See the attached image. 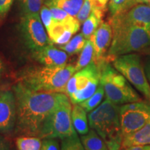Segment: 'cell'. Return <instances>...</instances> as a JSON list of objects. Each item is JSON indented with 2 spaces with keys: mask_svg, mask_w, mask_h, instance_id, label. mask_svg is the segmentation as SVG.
Returning <instances> with one entry per match:
<instances>
[{
  "mask_svg": "<svg viewBox=\"0 0 150 150\" xmlns=\"http://www.w3.org/2000/svg\"><path fill=\"white\" fill-rule=\"evenodd\" d=\"M94 60H95V51H94L93 45L91 40L88 39L86 40L84 47L81 52L79 57L75 65L76 72L88 66L92 62L94 61Z\"/></svg>",
  "mask_w": 150,
  "mask_h": 150,
  "instance_id": "21",
  "label": "cell"
},
{
  "mask_svg": "<svg viewBox=\"0 0 150 150\" xmlns=\"http://www.w3.org/2000/svg\"><path fill=\"white\" fill-rule=\"evenodd\" d=\"M75 72V66L70 64L31 67L22 71L19 81L33 91L65 93L67 81Z\"/></svg>",
  "mask_w": 150,
  "mask_h": 150,
  "instance_id": "3",
  "label": "cell"
},
{
  "mask_svg": "<svg viewBox=\"0 0 150 150\" xmlns=\"http://www.w3.org/2000/svg\"><path fill=\"white\" fill-rule=\"evenodd\" d=\"M136 145H150V121L138 130L123 137L122 149Z\"/></svg>",
  "mask_w": 150,
  "mask_h": 150,
  "instance_id": "16",
  "label": "cell"
},
{
  "mask_svg": "<svg viewBox=\"0 0 150 150\" xmlns=\"http://www.w3.org/2000/svg\"><path fill=\"white\" fill-rule=\"evenodd\" d=\"M80 22L74 17L63 22H55L47 31L49 38L52 43L60 46L67 44L70 38L79 30Z\"/></svg>",
  "mask_w": 150,
  "mask_h": 150,
  "instance_id": "13",
  "label": "cell"
},
{
  "mask_svg": "<svg viewBox=\"0 0 150 150\" xmlns=\"http://www.w3.org/2000/svg\"><path fill=\"white\" fill-rule=\"evenodd\" d=\"M16 124V103L13 91L0 90V134L14 133Z\"/></svg>",
  "mask_w": 150,
  "mask_h": 150,
  "instance_id": "11",
  "label": "cell"
},
{
  "mask_svg": "<svg viewBox=\"0 0 150 150\" xmlns=\"http://www.w3.org/2000/svg\"><path fill=\"white\" fill-rule=\"evenodd\" d=\"M11 143L9 139L4 135L0 134V150H11Z\"/></svg>",
  "mask_w": 150,
  "mask_h": 150,
  "instance_id": "33",
  "label": "cell"
},
{
  "mask_svg": "<svg viewBox=\"0 0 150 150\" xmlns=\"http://www.w3.org/2000/svg\"><path fill=\"white\" fill-rule=\"evenodd\" d=\"M40 150H61V147L57 138H44Z\"/></svg>",
  "mask_w": 150,
  "mask_h": 150,
  "instance_id": "31",
  "label": "cell"
},
{
  "mask_svg": "<svg viewBox=\"0 0 150 150\" xmlns=\"http://www.w3.org/2000/svg\"><path fill=\"white\" fill-rule=\"evenodd\" d=\"M122 150H150V145H136L124 148Z\"/></svg>",
  "mask_w": 150,
  "mask_h": 150,
  "instance_id": "36",
  "label": "cell"
},
{
  "mask_svg": "<svg viewBox=\"0 0 150 150\" xmlns=\"http://www.w3.org/2000/svg\"><path fill=\"white\" fill-rule=\"evenodd\" d=\"M81 140L85 150H108L104 140L93 129L88 134L82 135Z\"/></svg>",
  "mask_w": 150,
  "mask_h": 150,
  "instance_id": "19",
  "label": "cell"
},
{
  "mask_svg": "<svg viewBox=\"0 0 150 150\" xmlns=\"http://www.w3.org/2000/svg\"><path fill=\"white\" fill-rule=\"evenodd\" d=\"M13 0H0V24L4 20L10 10Z\"/></svg>",
  "mask_w": 150,
  "mask_h": 150,
  "instance_id": "32",
  "label": "cell"
},
{
  "mask_svg": "<svg viewBox=\"0 0 150 150\" xmlns=\"http://www.w3.org/2000/svg\"><path fill=\"white\" fill-rule=\"evenodd\" d=\"M20 32L26 46L33 52L53 44L47 36L39 14H24L20 21Z\"/></svg>",
  "mask_w": 150,
  "mask_h": 150,
  "instance_id": "10",
  "label": "cell"
},
{
  "mask_svg": "<svg viewBox=\"0 0 150 150\" xmlns=\"http://www.w3.org/2000/svg\"><path fill=\"white\" fill-rule=\"evenodd\" d=\"M48 7L49 8L51 11V13L53 16V18L55 22H63L65 20H68L71 17H73L70 16V14L67 13L66 11H65L63 9L58 8V7L55 6L53 5H45Z\"/></svg>",
  "mask_w": 150,
  "mask_h": 150,
  "instance_id": "29",
  "label": "cell"
},
{
  "mask_svg": "<svg viewBox=\"0 0 150 150\" xmlns=\"http://www.w3.org/2000/svg\"><path fill=\"white\" fill-rule=\"evenodd\" d=\"M61 150H85V149L76 133L72 136L61 139Z\"/></svg>",
  "mask_w": 150,
  "mask_h": 150,
  "instance_id": "26",
  "label": "cell"
},
{
  "mask_svg": "<svg viewBox=\"0 0 150 150\" xmlns=\"http://www.w3.org/2000/svg\"><path fill=\"white\" fill-rule=\"evenodd\" d=\"M42 0H22L24 14H39Z\"/></svg>",
  "mask_w": 150,
  "mask_h": 150,
  "instance_id": "27",
  "label": "cell"
},
{
  "mask_svg": "<svg viewBox=\"0 0 150 150\" xmlns=\"http://www.w3.org/2000/svg\"><path fill=\"white\" fill-rule=\"evenodd\" d=\"M123 137L140 129L150 121V101L140 100L120 106Z\"/></svg>",
  "mask_w": 150,
  "mask_h": 150,
  "instance_id": "9",
  "label": "cell"
},
{
  "mask_svg": "<svg viewBox=\"0 0 150 150\" xmlns=\"http://www.w3.org/2000/svg\"><path fill=\"white\" fill-rule=\"evenodd\" d=\"M96 65L100 74L99 83L104 88L106 99L117 105L142 100L127 79L112 67L107 59Z\"/></svg>",
  "mask_w": 150,
  "mask_h": 150,
  "instance_id": "5",
  "label": "cell"
},
{
  "mask_svg": "<svg viewBox=\"0 0 150 150\" xmlns=\"http://www.w3.org/2000/svg\"><path fill=\"white\" fill-rule=\"evenodd\" d=\"M115 68L127 79L131 85L150 101V84L146 76L139 54L131 53L116 57L112 61Z\"/></svg>",
  "mask_w": 150,
  "mask_h": 150,
  "instance_id": "8",
  "label": "cell"
},
{
  "mask_svg": "<svg viewBox=\"0 0 150 150\" xmlns=\"http://www.w3.org/2000/svg\"><path fill=\"white\" fill-rule=\"evenodd\" d=\"M86 40L87 39L82 33H79L73 37L67 44L60 46V49L70 55L78 54L82 51Z\"/></svg>",
  "mask_w": 150,
  "mask_h": 150,
  "instance_id": "23",
  "label": "cell"
},
{
  "mask_svg": "<svg viewBox=\"0 0 150 150\" xmlns=\"http://www.w3.org/2000/svg\"><path fill=\"white\" fill-rule=\"evenodd\" d=\"M109 0H93L94 7L106 11Z\"/></svg>",
  "mask_w": 150,
  "mask_h": 150,
  "instance_id": "34",
  "label": "cell"
},
{
  "mask_svg": "<svg viewBox=\"0 0 150 150\" xmlns=\"http://www.w3.org/2000/svg\"><path fill=\"white\" fill-rule=\"evenodd\" d=\"M6 71V65L4 62L2 60V59L0 56V79H1L5 74Z\"/></svg>",
  "mask_w": 150,
  "mask_h": 150,
  "instance_id": "37",
  "label": "cell"
},
{
  "mask_svg": "<svg viewBox=\"0 0 150 150\" xmlns=\"http://www.w3.org/2000/svg\"><path fill=\"white\" fill-rule=\"evenodd\" d=\"M99 70L95 62L76 72L67 81L65 94L73 104H80L95 93L99 85Z\"/></svg>",
  "mask_w": 150,
  "mask_h": 150,
  "instance_id": "6",
  "label": "cell"
},
{
  "mask_svg": "<svg viewBox=\"0 0 150 150\" xmlns=\"http://www.w3.org/2000/svg\"><path fill=\"white\" fill-rule=\"evenodd\" d=\"M91 129L98 134L108 150H120L123 135L120 120V106L105 99L97 107L89 112Z\"/></svg>",
  "mask_w": 150,
  "mask_h": 150,
  "instance_id": "4",
  "label": "cell"
},
{
  "mask_svg": "<svg viewBox=\"0 0 150 150\" xmlns=\"http://www.w3.org/2000/svg\"><path fill=\"white\" fill-rule=\"evenodd\" d=\"M85 0H45V5H53L76 18Z\"/></svg>",
  "mask_w": 150,
  "mask_h": 150,
  "instance_id": "20",
  "label": "cell"
},
{
  "mask_svg": "<svg viewBox=\"0 0 150 150\" xmlns=\"http://www.w3.org/2000/svg\"><path fill=\"white\" fill-rule=\"evenodd\" d=\"M144 70H145L146 76L150 83V54L147 56L145 59V63L144 65Z\"/></svg>",
  "mask_w": 150,
  "mask_h": 150,
  "instance_id": "35",
  "label": "cell"
},
{
  "mask_svg": "<svg viewBox=\"0 0 150 150\" xmlns=\"http://www.w3.org/2000/svg\"><path fill=\"white\" fill-rule=\"evenodd\" d=\"M104 95L105 93L104 88L99 83L98 88H97L96 91L95 92V93L91 97H90L88 99H87L86 100L83 101V102L79 104L81 107H83L86 112H90L93 110L95 109L102 102Z\"/></svg>",
  "mask_w": 150,
  "mask_h": 150,
  "instance_id": "25",
  "label": "cell"
},
{
  "mask_svg": "<svg viewBox=\"0 0 150 150\" xmlns=\"http://www.w3.org/2000/svg\"><path fill=\"white\" fill-rule=\"evenodd\" d=\"M40 14L42 24H44L45 27L46 28L47 31L54 22V20L53 16H52L51 11L47 6H42L40 9Z\"/></svg>",
  "mask_w": 150,
  "mask_h": 150,
  "instance_id": "30",
  "label": "cell"
},
{
  "mask_svg": "<svg viewBox=\"0 0 150 150\" xmlns=\"http://www.w3.org/2000/svg\"><path fill=\"white\" fill-rule=\"evenodd\" d=\"M42 139L34 136H20L17 138L16 145L18 150H40Z\"/></svg>",
  "mask_w": 150,
  "mask_h": 150,
  "instance_id": "22",
  "label": "cell"
},
{
  "mask_svg": "<svg viewBox=\"0 0 150 150\" xmlns=\"http://www.w3.org/2000/svg\"><path fill=\"white\" fill-rule=\"evenodd\" d=\"M137 4H145L150 6V0H136Z\"/></svg>",
  "mask_w": 150,
  "mask_h": 150,
  "instance_id": "38",
  "label": "cell"
},
{
  "mask_svg": "<svg viewBox=\"0 0 150 150\" xmlns=\"http://www.w3.org/2000/svg\"><path fill=\"white\" fill-rule=\"evenodd\" d=\"M112 39V29L109 22H102L96 31L91 35L90 40L93 45L95 51V62H99L106 59V52H108Z\"/></svg>",
  "mask_w": 150,
  "mask_h": 150,
  "instance_id": "12",
  "label": "cell"
},
{
  "mask_svg": "<svg viewBox=\"0 0 150 150\" xmlns=\"http://www.w3.org/2000/svg\"><path fill=\"white\" fill-rule=\"evenodd\" d=\"M71 101L64 93L46 121L40 138H63L76 134L72 121Z\"/></svg>",
  "mask_w": 150,
  "mask_h": 150,
  "instance_id": "7",
  "label": "cell"
},
{
  "mask_svg": "<svg viewBox=\"0 0 150 150\" xmlns=\"http://www.w3.org/2000/svg\"><path fill=\"white\" fill-rule=\"evenodd\" d=\"M136 0H109L108 8L110 16H115L128 11L135 5Z\"/></svg>",
  "mask_w": 150,
  "mask_h": 150,
  "instance_id": "24",
  "label": "cell"
},
{
  "mask_svg": "<svg viewBox=\"0 0 150 150\" xmlns=\"http://www.w3.org/2000/svg\"><path fill=\"white\" fill-rule=\"evenodd\" d=\"M112 39L106 59L115 58L150 47V27L127 24L110 18Z\"/></svg>",
  "mask_w": 150,
  "mask_h": 150,
  "instance_id": "2",
  "label": "cell"
},
{
  "mask_svg": "<svg viewBox=\"0 0 150 150\" xmlns=\"http://www.w3.org/2000/svg\"><path fill=\"white\" fill-rule=\"evenodd\" d=\"M16 103L15 134L40 138L46 121L64 93L33 91L20 81L13 86Z\"/></svg>",
  "mask_w": 150,
  "mask_h": 150,
  "instance_id": "1",
  "label": "cell"
},
{
  "mask_svg": "<svg viewBox=\"0 0 150 150\" xmlns=\"http://www.w3.org/2000/svg\"><path fill=\"white\" fill-rule=\"evenodd\" d=\"M94 4L93 0H85L83 6L81 8L80 11H79L76 18L80 24H83L86 20L90 16V15L93 10Z\"/></svg>",
  "mask_w": 150,
  "mask_h": 150,
  "instance_id": "28",
  "label": "cell"
},
{
  "mask_svg": "<svg viewBox=\"0 0 150 150\" xmlns=\"http://www.w3.org/2000/svg\"><path fill=\"white\" fill-rule=\"evenodd\" d=\"M110 18L125 23L150 27V6L138 4L127 12Z\"/></svg>",
  "mask_w": 150,
  "mask_h": 150,
  "instance_id": "15",
  "label": "cell"
},
{
  "mask_svg": "<svg viewBox=\"0 0 150 150\" xmlns=\"http://www.w3.org/2000/svg\"><path fill=\"white\" fill-rule=\"evenodd\" d=\"M104 12L105 11L102 9L94 7L90 16L86 19L82 26L81 33L86 38V39L88 40L91 38V35L93 34L94 32L96 31L97 28L103 22L102 18Z\"/></svg>",
  "mask_w": 150,
  "mask_h": 150,
  "instance_id": "18",
  "label": "cell"
},
{
  "mask_svg": "<svg viewBox=\"0 0 150 150\" xmlns=\"http://www.w3.org/2000/svg\"><path fill=\"white\" fill-rule=\"evenodd\" d=\"M33 57L40 64L49 67L66 65L68 59L66 52L56 48L52 44L45 47L38 51L33 52Z\"/></svg>",
  "mask_w": 150,
  "mask_h": 150,
  "instance_id": "14",
  "label": "cell"
},
{
  "mask_svg": "<svg viewBox=\"0 0 150 150\" xmlns=\"http://www.w3.org/2000/svg\"><path fill=\"white\" fill-rule=\"evenodd\" d=\"M72 121L74 128L80 135H85L89 131L88 118L87 112L79 104H73L72 108Z\"/></svg>",
  "mask_w": 150,
  "mask_h": 150,
  "instance_id": "17",
  "label": "cell"
}]
</instances>
